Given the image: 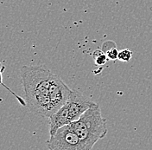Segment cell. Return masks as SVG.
Listing matches in <instances>:
<instances>
[{
	"instance_id": "3957f363",
	"label": "cell",
	"mask_w": 152,
	"mask_h": 150,
	"mask_svg": "<svg viewBox=\"0 0 152 150\" xmlns=\"http://www.w3.org/2000/svg\"><path fill=\"white\" fill-rule=\"evenodd\" d=\"M48 150H86L70 124L60 128L47 141Z\"/></svg>"
},
{
	"instance_id": "277c9868",
	"label": "cell",
	"mask_w": 152,
	"mask_h": 150,
	"mask_svg": "<svg viewBox=\"0 0 152 150\" xmlns=\"http://www.w3.org/2000/svg\"><path fill=\"white\" fill-rule=\"evenodd\" d=\"M72 93L66 84L56 74H53L49 85V98L54 112L59 110L69 99Z\"/></svg>"
},
{
	"instance_id": "5b68a950",
	"label": "cell",
	"mask_w": 152,
	"mask_h": 150,
	"mask_svg": "<svg viewBox=\"0 0 152 150\" xmlns=\"http://www.w3.org/2000/svg\"><path fill=\"white\" fill-rule=\"evenodd\" d=\"M95 103L76 89H72V93L65 104L69 112L71 122L77 121L84 113L92 108Z\"/></svg>"
},
{
	"instance_id": "52a82bcc",
	"label": "cell",
	"mask_w": 152,
	"mask_h": 150,
	"mask_svg": "<svg viewBox=\"0 0 152 150\" xmlns=\"http://www.w3.org/2000/svg\"><path fill=\"white\" fill-rule=\"evenodd\" d=\"M93 58L94 60V63L96 65L102 66L105 64L107 62L108 57L105 55L104 51L102 50H97L93 53Z\"/></svg>"
},
{
	"instance_id": "7a4b0ae2",
	"label": "cell",
	"mask_w": 152,
	"mask_h": 150,
	"mask_svg": "<svg viewBox=\"0 0 152 150\" xmlns=\"http://www.w3.org/2000/svg\"><path fill=\"white\" fill-rule=\"evenodd\" d=\"M70 125L78 134L86 150H92L95 144L107 134L106 120L102 116L98 103H95Z\"/></svg>"
},
{
	"instance_id": "6da1fadb",
	"label": "cell",
	"mask_w": 152,
	"mask_h": 150,
	"mask_svg": "<svg viewBox=\"0 0 152 150\" xmlns=\"http://www.w3.org/2000/svg\"><path fill=\"white\" fill-rule=\"evenodd\" d=\"M20 75L29 110L38 116L48 119L55 113L49 98V85L53 73L42 66H23Z\"/></svg>"
},
{
	"instance_id": "ba28073f",
	"label": "cell",
	"mask_w": 152,
	"mask_h": 150,
	"mask_svg": "<svg viewBox=\"0 0 152 150\" xmlns=\"http://www.w3.org/2000/svg\"><path fill=\"white\" fill-rule=\"evenodd\" d=\"M132 51L129 49H124L118 52V59L124 63H129L132 57Z\"/></svg>"
},
{
	"instance_id": "8992f818",
	"label": "cell",
	"mask_w": 152,
	"mask_h": 150,
	"mask_svg": "<svg viewBox=\"0 0 152 150\" xmlns=\"http://www.w3.org/2000/svg\"><path fill=\"white\" fill-rule=\"evenodd\" d=\"M102 50L105 53V55L107 56L108 59L113 60V61L118 59V56L119 51H118V49H117L115 44L113 41L105 42L104 44L102 45Z\"/></svg>"
}]
</instances>
